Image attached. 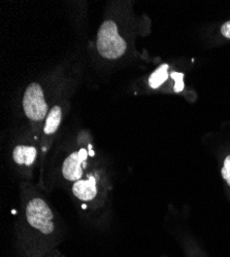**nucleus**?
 Wrapping results in <instances>:
<instances>
[{
    "label": "nucleus",
    "instance_id": "2",
    "mask_svg": "<svg viewBox=\"0 0 230 257\" xmlns=\"http://www.w3.org/2000/svg\"><path fill=\"white\" fill-rule=\"evenodd\" d=\"M28 223L43 233L49 234L54 231L53 213L48 204L41 199H32L26 207Z\"/></svg>",
    "mask_w": 230,
    "mask_h": 257
},
{
    "label": "nucleus",
    "instance_id": "5",
    "mask_svg": "<svg viewBox=\"0 0 230 257\" xmlns=\"http://www.w3.org/2000/svg\"><path fill=\"white\" fill-rule=\"evenodd\" d=\"M73 195L81 201H91L96 196V183L93 177L86 180H78L72 186Z\"/></svg>",
    "mask_w": 230,
    "mask_h": 257
},
{
    "label": "nucleus",
    "instance_id": "10",
    "mask_svg": "<svg viewBox=\"0 0 230 257\" xmlns=\"http://www.w3.org/2000/svg\"><path fill=\"white\" fill-rule=\"evenodd\" d=\"M222 176L227 184L230 186V156H228L224 161L222 168Z\"/></svg>",
    "mask_w": 230,
    "mask_h": 257
},
{
    "label": "nucleus",
    "instance_id": "1",
    "mask_svg": "<svg viewBox=\"0 0 230 257\" xmlns=\"http://www.w3.org/2000/svg\"><path fill=\"white\" fill-rule=\"evenodd\" d=\"M126 48V42L120 36L114 21L103 22L97 34L98 53L108 60H115L124 55Z\"/></svg>",
    "mask_w": 230,
    "mask_h": 257
},
{
    "label": "nucleus",
    "instance_id": "7",
    "mask_svg": "<svg viewBox=\"0 0 230 257\" xmlns=\"http://www.w3.org/2000/svg\"><path fill=\"white\" fill-rule=\"evenodd\" d=\"M62 118V112L61 108L59 106H54L53 108L50 110L48 117L46 119V124H45V133L47 135L54 134L60 125Z\"/></svg>",
    "mask_w": 230,
    "mask_h": 257
},
{
    "label": "nucleus",
    "instance_id": "4",
    "mask_svg": "<svg viewBox=\"0 0 230 257\" xmlns=\"http://www.w3.org/2000/svg\"><path fill=\"white\" fill-rule=\"evenodd\" d=\"M87 154L86 152L81 151L80 153H73L66 160L62 166V174L64 178L69 181H78L83 176L82 164L86 160Z\"/></svg>",
    "mask_w": 230,
    "mask_h": 257
},
{
    "label": "nucleus",
    "instance_id": "6",
    "mask_svg": "<svg viewBox=\"0 0 230 257\" xmlns=\"http://www.w3.org/2000/svg\"><path fill=\"white\" fill-rule=\"evenodd\" d=\"M37 152L33 146L18 145L13 152V159L18 165L31 166L36 159Z\"/></svg>",
    "mask_w": 230,
    "mask_h": 257
},
{
    "label": "nucleus",
    "instance_id": "8",
    "mask_svg": "<svg viewBox=\"0 0 230 257\" xmlns=\"http://www.w3.org/2000/svg\"><path fill=\"white\" fill-rule=\"evenodd\" d=\"M169 65L167 64H163V65L159 66L156 71H154L150 78H149V85L152 89L159 88L162 83H164L167 78H169Z\"/></svg>",
    "mask_w": 230,
    "mask_h": 257
},
{
    "label": "nucleus",
    "instance_id": "3",
    "mask_svg": "<svg viewBox=\"0 0 230 257\" xmlns=\"http://www.w3.org/2000/svg\"><path fill=\"white\" fill-rule=\"evenodd\" d=\"M23 109L26 116L34 121L43 120L48 112V104L44 92L38 83H31L23 97Z\"/></svg>",
    "mask_w": 230,
    "mask_h": 257
},
{
    "label": "nucleus",
    "instance_id": "11",
    "mask_svg": "<svg viewBox=\"0 0 230 257\" xmlns=\"http://www.w3.org/2000/svg\"><path fill=\"white\" fill-rule=\"evenodd\" d=\"M221 33L223 36H225L226 38H229L230 39V21H228V22L224 23L221 27Z\"/></svg>",
    "mask_w": 230,
    "mask_h": 257
},
{
    "label": "nucleus",
    "instance_id": "9",
    "mask_svg": "<svg viewBox=\"0 0 230 257\" xmlns=\"http://www.w3.org/2000/svg\"><path fill=\"white\" fill-rule=\"evenodd\" d=\"M172 77L176 80V83H175V92L177 93H180L184 90V75L183 73H180V72H173L172 73Z\"/></svg>",
    "mask_w": 230,
    "mask_h": 257
}]
</instances>
